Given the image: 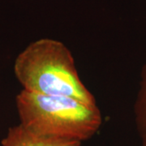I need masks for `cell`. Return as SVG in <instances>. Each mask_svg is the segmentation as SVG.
I'll list each match as a JSON object with an SVG mask.
<instances>
[{
	"label": "cell",
	"mask_w": 146,
	"mask_h": 146,
	"mask_svg": "<svg viewBox=\"0 0 146 146\" xmlns=\"http://www.w3.org/2000/svg\"><path fill=\"white\" fill-rule=\"evenodd\" d=\"M13 70L25 91L70 97L97 105L79 76L72 54L58 40L41 38L31 42L17 55Z\"/></svg>",
	"instance_id": "cell-1"
},
{
	"label": "cell",
	"mask_w": 146,
	"mask_h": 146,
	"mask_svg": "<svg viewBox=\"0 0 146 146\" xmlns=\"http://www.w3.org/2000/svg\"><path fill=\"white\" fill-rule=\"evenodd\" d=\"M20 124L38 135L83 142L94 136L102 124L98 106L78 99L32 93L22 89L16 97Z\"/></svg>",
	"instance_id": "cell-2"
},
{
	"label": "cell",
	"mask_w": 146,
	"mask_h": 146,
	"mask_svg": "<svg viewBox=\"0 0 146 146\" xmlns=\"http://www.w3.org/2000/svg\"><path fill=\"white\" fill-rule=\"evenodd\" d=\"M1 146H82V143L41 136L19 123L8 128Z\"/></svg>",
	"instance_id": "cell-3"
},
{
	"label": "cell",
	"mask_w": 146,
	"mask_h": 146,
	"mask_svg": "<svg viewBox=\"0 0 146 146\" xmlns=\"http://www.w3.org/2000/svg\"><path fill=\"white\" fill-rule=\"evenodd\" d=\"M135 120L141 139L146 137V64L141 72L140 89L134 106Z\"/></svg>",
	"instance_id": "cell-4"
},
{
	"label": "cell",
	"mask_w": 146,
	"mask_h": 146,
	"mask_svg": "<svg viewBox=\"0 0 146 146\" xmlns=\"http://www.w3.org/2000/svg\"><path fill=\"white\" fill-rule=\"evenodd\" d=\"M142 146H146V137L142 139Z\"/></svg>",
	"instance_id": "cell-5"
}]
</instances>
